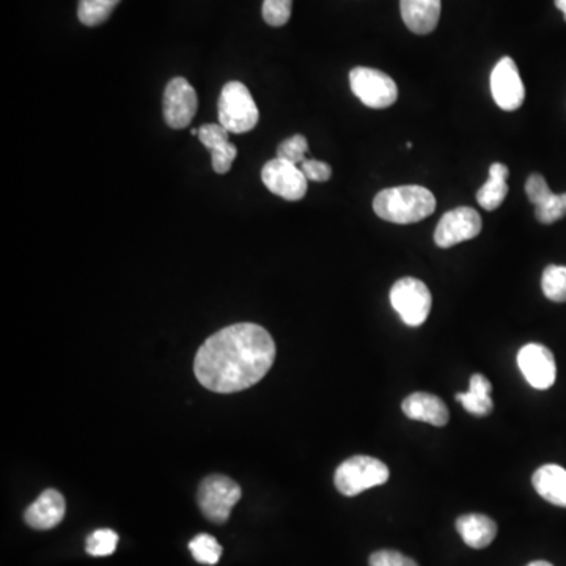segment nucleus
I'll return each mask as SVG.
<instances>
[{
	"mask_svg": "<svg viewBox=\"0 0 566 566\" xmlns=\"http://www.w3.org/2000/svg\"><path fill=\"white\" fill-rule=\"evenodd\" d=\"M118 4L120 0H79V21L89 27L100 26L109 19Z\"/></svg>",
	"mask_w": 566,
	"mask_h": 566,
	"instance_id": "412c9836",
	"label": "nucleus"
},
{
	"mask_svg": "<svg viewBox=\"0 0 566 566\" xmlns=\"http://www.w3.org/2000/svg\"><path fill=\"white\" fill-rule=\"evenodd\" d=\"M566 216V192L565 194L548 195L543 202L535 206V217L541 224L549 225L560 221Z\"/></svg>",
	"mask_w": 566,
	"mask_h": 566,
	"instance_id": "b1692460",
	"label": "nucleus"
},
{
	"mask_svg": "<svg viewBox=\"0 0 566 566\" xmlns=\"http://www.w3.org/2000/svg\"><path fill=\"white\" fill-rule=\"evenodd\" d=\"M350 84L354 95L372 109H386L398 100L394 79L375 68H354L350 73Z\"/></svg>",
	"mask_w": 566,
	"mask_h": 566,
	"instance_id": "0eeeda50",
	"label": "nucleus"
},
{
	"mask_svg": "<svg viewBox=\"0 0 566 566\" xmlns=\"http://www.w3.org/2000/svg\"><path fill=\"white\" fill-rule=\"evenodd\" d=\"M401 18L417 35H428L438 27L441 0H400Z\"/></svg>",
	"mask_w": 566,
	"mask_h": 566,
	"instance_id": "dca6fc26",
	"label": "nucleus"
},
{
	"mask_svg": "<svg viewBox=\"0 0 566 566\" xmlns=\"http://www.w3.org/2000/svg\"><path fill=\"white\" fill-rule=\"evenodd\" d=\"M309 151V142L306 137L301 134L283 140L282 144L277 148V158L283 161L291 162L295 166H301L306 161V153Z\"/></svg>",
	"mask_w": 566,
	"mask_h": 566,
	"instance_id": "a878e982",
	"label": "nucleus"
},
{
	"mask_svg": "<svg viewBox=\"0 0 566 566\" xmlns=\"http://www.w3.org/2000/svg\"><path fill=\"white\" fill-rule=\"evenodd\" d=\"M401 409L408 419L430 423L434 427H445L450 420L449 408L441 398L427 392H416L406 397Z\"/></svg>",
	"mask_w": 566,
	"mask_h": 566,
	"instance_id": "2eb2a0df",
	"label": "nucleus"
},
{
	"mask_svg": "<svg viewBox=\"0 0 566 566\" xmlns=\"http://www.w3.org/2000/svg\"><path fill=\"white\" fill-rule=\"evenodd\" d=\"M261 180L268 191L288 202H298L307 192V178L299 166L283 159H271L261 170Z\"/></svg>",
	"mask_w": 566,
	"mask_h": 566,
	"instance_id": "1a4fd4ad",
	"label": "nucleus"
},
{
	"mask_svg": "<svg viewBox=\"0 0 566 566\" xmlns=\"http://www.w3.org/2000/svg\"><path fill=\"white\" fill-rule=\"evenodd\" d=\"M373 210L392 224H416L436 210V197L423 186H397L384 189L373 200Z\"/></svg>",
	"mask_w": 566,
	"mask_h": 566,
	"instance_id": "f03ea898",
	"label": "nucleus"
},
{
	"mask_svg": "<svg viewBox=\"0 0 566 566\" xmlns=\"http://www.w3.org/2000/svg\"><path fill=\"white\" fill-rule=\"evenodd\" d=\"M390 302L406 326L419 328L430 315L433 299L422 280L403 277L390 290Z\"/></svg>",
	"mask_w": 566,
	"mask_h": 566,
	"instance_id": "39448f33",
	"label": "nucleus"
},
{
	"mask_svg": "<svg viewBox=\"0 0 566 566\" xmlns=\"http://www.w3.org/2000/svg\"><path fill=\"white\" fill-rule=\"evenodd\" d=\"M541 288L549 301L566 302V266L549 265L544 269Z\"/></svg>",
	"mask_w": 566,
	"mask_h": 566,
	"instance_id": "4be33fe9",
	"label": "nucleus"
},
{
	"mask_svg": "<svg viewBox=\"0 0 566 566\" xmlns=\"http://www.w3.org/2000/svg\"><path fill=\"white\" fill-rule=\"evenodd\" d=\"M164 118L172 129H183L191 125L197 114V93L184 78H175L167 84L164 92Z\"/></svg>",
	"mask_w": 566,
	"mask_h": 566,
	"instance_id": "9b49d317",
	"label": "nucleus"
},
{
	"mask_svg": "<svg viewBox=\"0 0 566 566\" xmlns=\"http://www.w3.org/2000/svg\"><path fill=\"white\" fill-rule=\"evenodd\" d=\"M526 194L529 197L530 203L537 206L538 203L543 202L548 195L552 194L549 189L548 183L544 180L543 175L540 173H532L526 183Z\"/></svg>",
	"mask_w": 566,
	"mask_h": 566,
	"instance_id": "c85d7f7f",
	"label": "nucleus"
},
{
	"mask_svg": "<svg viewBox=\"0 0 566 566\" xmlns=\"http://www.w3.org/2000/svg\"><path fill=\"white\" fill-rule=\"evenodd\" d=\"M518 365L533 389L546 390L554 386L557 367L554 354L546 346L538 343L522 346L518 353Z\"/></svg>",
	"mask_w": 566,
	"mask_h": 566,
	"instance_id": "f8f14e48",
	"label": "nucleus"
},
{
	"mask_svg": "<svg viewBox=\"0 0 566 566\" xmlns=\"http://www.w3.org/2000/svg\"><path fill=\"white\" fill-rule=\"evenodd\" d=\"M456 530L469 548H488L497 535V524L485 515H463L456 519Z\"/></svg>",
	"mask_w": 566,
	"mask_h": 566,
	"instance_id": "a211bd4d",
	"label": "nucleus"
},
{
	"mask_svg": "<svg viewBox=\"0 0 566 566\" xmlns=\"http://www.w3.org/2000/svg\"><path fill=\"white\" fill-rule=\"evenodd\" d=\"M219 123L228 133H249L260 120L257 104L246 85L238 81L228 82L219 96Z\"/></svg>",
	"mask_w": 566,
	"mask_h": 566,
	"instance_id": "7ed1b4c3",
	"label": "nucleus"
},
{
	"mask_svg": "<svg viewBox=\"0 0 566 566\" xmlns=\"http://www.w3.org/2000/svg\"><path fill=\"white\" fill-rule=\"evenodd\" d=\"M299 169L306 175L307 180L317 181V183L328 181L332 175L331 166L326 164V162L317 161V159H306L299 166Z\"/></svg>",
	"mask_w": 566,
	"mask_h": 566,
	"instance_id": "c756f323",
	"label": "nucleus"
},
{
	"mask_svg": "<svg viewBox=\"0 0 566 566\" xmlns=\"http://www.w3.org/2000/svg\"><path fill=\"white\" fill-rule=\"evenodd\" d=\"M228 131L224 126L219 123V125H214V123H208V125H202L199 128V140L205 145L211 153V159H213V170L219 175H224L228 170L232 169L233 161L238 155V150H236L235 145L228 139Z\"/></svg>",
	"mask_w": 566,
	"mask_h": 566,
	"instance_id": "4468645a",
	"label": "nucleus"
},
{
	"mask_svg": "<svg viewBox=\"0 0 566 566\" xmlns=\"http://www.w3.org/2000/svg\"><path fill=\"white\" fill-rule=\"evenodd\" d=\"M118 535L111 529H100L87 538L85 549L93 557H107L112 555L117 549Z\"/></svg>",
	"mask_w": 566,
	"mask_h": 566,
	"instance_id": "393cba45",
	"label": "nucleus"
},
{
	"mask_svg": "<svg viewBox=\"0 0 566 566\" xmlns=\"http://www.w3.org/2000/svg\"><path fill=\"white\" fill-rule=\"evenodd\" d=\"M482 232V217L474 208L460 206L442 216L436 232L434 243L441 249H449L456 244L464 243Z\"/></svg>",
	"mask_w": 566,
	"mask_h": 566,
	"instance_id": "6e6552de",
	"label": "nucleus"
},
{
	"mask_svg": "<svg viewBox=\"0 0 566 566\" xmlns=\"http://www.w3.org/2000/svg\"><path fill=\"white\" fill-rule=\"evenodd\" d=\"M491 93L497 106L507 112L516 111L526 100V87L511 57H504L496 63L491 73Z\"/></svg>",
	"mask_w": 566,
	"mask_h": 566,
	"instance_id": "9d476101",
	"label": "nucleus"
},
{
	"mask_svg": "<svg viewBox=\"0 0 566 566\" xmlns=\"http://www.w3.org/2000/svg\"><path fill=\"white\" fill-rule=\"evenodd\" d=\"M508 175L510 170L502 162H494L489 167V180L477 192V202L483 210L494 211L504 203L508 194Z\"/></svg>",
	"mask_w": 566,
	"mask_h": 566,
	"instance_id": "6ab92c4d",
	"label": "nucleus"
},
{
	"mask_svg": "<svg viewBox=\"0 0 566 566\" xmlns=\"http://www.w3.org/2000/svg\"><path fill=\"white\" fill-rule=\"evenodd\" d=\"M65 511H67L65 497L56 489H46L34 504L29 505L24 519L32 529L49 530L59 526L65 518Z\"/></svg>",
	"mask_w": 566,
	"mask_h": 566,
	"instance_id": "ddd939ff",
	"label": "nucleus"
},
{
	"mask_svg": "<svg viewBox=\"0 0 566 566\" xmlns=\"http://www.w3.org/2000/svg\"><path fill=\"white\" fill-rule=\"evenodd\" d=\"M555 7L559 8L560 12L563 13L566 21V0H555Z\"/></svg>",
	"mask_w": 566,
	"mask_h": 566,
	"instance_id": "7c9ffc66",
	"label": "nucleus"
},
{
	"mask_svg": "<svg viewBox=\"0 0 566 566\" xmlns=\"http://www.w3.org/2000/svg\"><path fill=\"white\" fill-rule=\"evenodd\" d=\"M532 485L549 504L566 508V469L559 464H544L535 471Z\"/></svg>",
	"mask_w": 566,
	"mask_h": 566,
	"instance_id": "f3484780",
	"label": "nucleus"
},
{
	"mask_svg": "<svg viewBox=\"0 0 566 566\" xmlns=\"http://www.w3.org/2000/svg\"><path fill=\"white\" fill-rule=\"evenodd\" d=\"M276 359V343L265 328L239 323L206 339L195 356L199 383L217 394H233L260 383Z\"/></svg>",
	"mask_w": 566,
	"mask_h": 566,
	"instance_id": "f257e3e1",
	"label": "nucleus"
},
{
	"mask_svg": "<svg viewBox=\"0 0 566 566\" xmlns=\"http://www.w3.org/2000/svg\"><path fill=\"white\" fill-rule=\"evenodd\" d=\"M192 557L202 565H216L221 560L222 546L208 533H200L189 543Z\"/></svg>",
	"mask_w": 566,
	"mask_h": 566,
	"instance_id": "5701e85b",
	"label": "nucleus"
},
{
	"mask_svg": "<svg viewBox=\"0 0 566 566\" xmlns=\"http://www.w3.org/2000/svg\"><path fill=\"white\" fill-rule=\"evenodd\" d=\"M241 488L232 478L225 475H210L200 483L199 507L206 519L224 524L232 513L233 507L241 499Z\"/></svg>",
	"mask_w": 566,
	"mask_h": 566,
	"instance_id": "423d86ee",
	"label": "nucleus"
},
{
	"mask_svg": "<svg viewBox=\"0 0 566 566\" xmlns=\"http://www.w3.org/2000/svg\"><path fill=\"white\" fill-rule=\"evenodd\" d=\"M491 392H493V386L489 383L488 378L480 375V373H475V375H472L469 390L464 394H456L455 398L460 401L469 414L483 417L488 416L489 412L493 411L494 403L491 400Z\"/></svg>",
	"mask_w": 566,
	"mask_h": 566,
	"instance_id": "aec40b11",
	"label": "nucleus"
},
{
	"mask_svg": "<svg viewBox=\"0 0 566 566\" xmlns=\"http://www.w3.org/2000/svg\"><path fill=\"white\" fill-rule=\"evenodd\" d=\"M389 467L373 456L357 455L343 461L335 471L334 483L340 493L354 497L389 480Z\"/></svg>",
	"mask_w": 566,
	"mask_h": 566,
	"instance_id": "20e7f679",
	"label": "nucleus"
},
{
	"mask_svg": "<svg viewBox=\"0 0 566 566\" xmlns=\"http://www.w3.org/2000/svg\"><path fill=\"white\" fill-rule=\"evenodd\" d=\"M527 566H554L552 563L544 562V560H537V562L529 563Z\"/></svg>",
	"mask_w": 566,
	"mask_h": 566,
	"instance_id": "2f4dec72",
	"label": "nucleus"
},
{
	"mask_svg": "<svg viewBox=\"0 0 566 566\" xmlns=\"http://www.w3.org/2000/svg\"><path fill=\"white\" fill-rule=\"evenodd\" d=\"M368 563L370 566H419L411 557H406L398 551H389V549L373 552Z\"/></svg>",
	"mask_w": 566,
	"mask_h": 566,
	"instance_id": "cd10ccee",
	"label": "nucleus"
},
{
	"mask_svg": "<svg viewBox=\"0 0 566 566\" xmlns=\"http://www.w3.org/2000/svg\"><path fill=\"white\" fill-rule=\"evenodd\" d=\"M293 0H265L263 19L272 27H282L290 21Z\"/></svg>",
	"mask_w": 566,
	"mask_h": 566,
	"instance_id": "bb28decb",
	"label": "nucleus"
},
{
	"mask_svg": "<svg viewBox=\"0 0 566 566\" xmlns=\"http://www.w3.org/2000/svg\"><path fill=\"white\" fill-rule=\"evenodd\" d=\"M191 134H192V136H199V129L192 128Z\"/></svg>",
	"mask_w": 566,
	"mask_h": 566,
	"instance_id": "473e14b6",
	"label": "nucleus"
}]
</instances>
